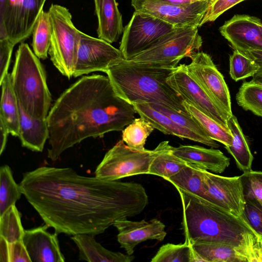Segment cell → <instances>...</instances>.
Here are the masks:
<instances>
[{
	"instance_id": "obj_1",
	"label": "cell",
	"mask_w": 262,
	"mask_h": 262,
	"mask_svg": "<svg viewBox=\"0 0 262 262\" xmlns=\"http://www.w3.org/2000/svg\"><path fill=\"white\" fill-rule=\"evenodd\" d=\"M23 194L58 234L103 233L116 221L140 214L148 203L144 187L78 174L69 167L41 166L23 174Z\"/></svg>"
},
{
	"instance_id": "obj_2",
	"label": "cell",
	"mask_w": 262,
	"mask_h": 262,
	"mask_svg": "<svg viewBox=\"0 0 262 262\" xmlns=\"http://www.w3.org/2000/svg\"><path fill=\"white\" fill-rule=\"evenodd\" d=\"M135 113L134 105L116 94L107 76L82 77L49 111L48 157L55 161L85 139L122 130L135 119Z\"/></svg>"
},
{
	"instance_id": "obj_3",
	"label": "cell",
	"mask_w": 262,
	"mask_h": 262,
	"mask_svg": "<svg viewBox=\"0 0 262 262\" xmlns=\"http://www.w3.org/2000/svg\"><path fill=\"white\" fill-rule=\"evenodd\" d=\"M176 67L137 63L123 59L105 73L116 94L133 105L159 103L190 115L183 100L168 82Z\"/></svg>"
},
{
	"instance_id": "obj_4",
	"label": "cell",
	"mask_w": 262,
	"mask_h": 262,
	"mask_svg": "<svg viewBox=\"0 0 262 262\" xmlns=\"http://www.w3.org/2000/svg\"><path fill=\"white\" fill-rule=\"evenodd\" d=\"M177 189L183 207L185 241L190 245L209 241L239 247L248 232L256 233L244 215L235 216L193 194Z\"/></svg>"
},
{
	"instance_id": "obj_5",
	"label": "cell",
	"mask_w": 262,
	"mask_h": 262,
	"mask_svg": "<svg viewBox=\"0 0 262 262\" xmlns=\"http://www.w3.org/2000/svg\"><path fill=\"white\" fill-rule=\"evenodd\" d=\"M11 74L19 105L30 116L47 119L52 101L43 67L29 45L22 42Z\"/></svg>"
},
{
	"instance_id": "obj_6",
	"label": "cell",
	"mask_w": 262,
	"mask_h": 262,
	"mask_svg": "<svg viewBox=\"0 0 262 262\" xmlns=\"http://www.w3.org/2000/svg\"><path fill=\"white\" fill-rule=\"evenodd\" d=\"M48 12L51 24V60L61 74L70 79L75 69L81 31L74 26L66 7L52 4Z\"/></svg>"
},
{
	"instance_id": "obj_7",
	"label": "cell",
	"mask_w": 262,
	"mask_h": 262,
	"mask_svg": "<svg viewBox=\"0 0 262 262\" xmlns=\"http://www.w3.org/2000/svg\"><path fill=\"white\" fill-rule=\"evenodd\" d=\"M203 40L198 27H176L149 48L133 57V62L174 68L185 57L199 52Z\"/></svg>"
},
{
	"instance_id": "obj_8",
	"label": "cell",
	"mask_w": 262,
	"mask_h": 262,
	"mask_svg": "<svg viewBox=\"0 0 262 262\" xmlns=\"http://www.w3.org/2000/svg\"><path fill=\"white\" fill-rule=\"evenodd\" d=\"M160 150L158 145L153 150H138L119 141L104 155L97 166L95 176L106 181L148 174L150 164Z\"/></svg>"
},
{
	"instance_id": "obj_9",
	"label": "cell",
	"mask_w": 262,
	"mask_h": 262,
	"mask_svg": "<svg viewBox=\"0 0 262 262\" xmlns=\"http://www.w3.org/2000/svg\"><path fill=\"white\" fill-rule=\"evenodd\" d=\"M175 28L154 16L135 11L124 28L119 50L125 59L130 60Z\"/></svg>"
},
{
	"instance_id": "obj_10",
	"label": "cell",
	"mask_w": 262,
	"mask_h": 262,
	"mask_svg": "<svg viewBox=\"0 0 262 262\" xmlns=\"http://www.w3.org/2000/svg\"><path fill=\"white\" fill-rule=\"evenodd\" d=\"M214 0H201L190 5L179 6L159 0H132L137 12L154 16L175 27H201L202 20Z\"/></svg>"
},
{
	"instance_id": "obj_11",
	"label": "cell",
	"mask_w": 262,
	"mask_h": 262,
	"mask_svg": "<svg viewBox=\"0 0 262 262\" xmlns=\"http://www.w3.org/2000/svg\"><path fill=\"white\" fill-rule=\"evenodd\" d=\"M190 58V63L186 64L189 75L223 110L231 116L233 114L228 87L211 56L199 51Z\"/></svg>"
},
{
	"instance_id": "obj_12",
	"label": "cell",
	"mask_w": 262,
	"mask_h": 262,
	"mask_svg": "<svg viewBox=\"0 0 262 262\" xmlns=\"http://www.w3.org/2000/svg\"><path fill=\"white\" fill-rule=\"evenodd\" d=\"M124 59L119 49L110 43L81 32V39L73 76L105 71Z\"/></svg>"
},
{
	"instance_id": "obj_13",
	"label": "cell",
	"mask_w": 262,
	"mask_h": 262,
	"mask_svg": "<svg viewBox=\"0 0 262 262\" xmlns=\"http://www.w3.org/2000/svg\"><path fill=\"white\" fill-rule=\"evenodd\" d=\"M46 0H8L0 28L6 29L8 39L15 46L32 34Z\"/></svg>"
},
{
	"instance_id": "obj_14",
	"label": "cell",
	"mask_w": 262,
	"mask_h": 262,
	"mask_svg": "<svg viewBox=\"0 0 262 262\" xmlns=\"http://www.w3.org/2000/svg\"><path fill=\"white\" fill-rule=\"evenodd\" d=\"M168 82L184 101L192 105L220 124L228 127L227 120L229 115L191 77L186 64L177 66L168 78Z\"/></svg>"
},
{
	"instance_id": "obj_15",
	"label": "cell",
	"mask_w": 262,
	"mask_h": 262,
	"mask_svg": "<svg viewBox=\"0 0 262 262\" xmlns=\"http://www.w3.org/2000/svg\"><path fill=\"white\" fill-rule=\"evenodd\" d=\"M207 201L237 216L246 203L241 176L224 177L204 170Z\"/></svg>"
},
{
	"instance_id": "obj_16",
	"label": "cell",
	"mask_w": 262,
	"mask_h": 262,
	"mask_svg": "<svg viewBox=\"0 0 262 262\" xmlns=\"http://www.w3.org/2000/svg\"><path fill=\"white\" fill-rule=\"evenodd\" d=\"M259 18L246 14H235L220 27L221 35L235 50L245 53L262 50V30Z\"/></svg>"
},
{
	"instance_id": "obj_17",
	"label": "cell",
	"mask_w": 262,
	"mask_h": 262,
	"mask_svg": "<svg viewBox=\"0 0 262 262\" xmlns=\"http://www.w3.org/2000/svg\"><path fill=\"white\" fill-rule=\"evenodd\" d=\"M113 225L118 231V242L129 255H133L139 244L149 239L162 241L167 234L165 225L157 219L132 221L126 218L116 221Z\"/></svg>"
},
{
	"instance_id": "obj_18",
	"label": "cell",
	"mask_w": 262,
	"mask_h": 262,
	"mask_svg": "<svg viewBox=\"0 0 262 262\" xmlns=\"http://www.w3.org/2000/svg\"><path fill=\"white\" fill-rule=\"evenodd\" d=\"M45 224L25 230L22 241L31 262H64L65 258L59 246L58 233L47 231Z\"/></svg>"
},
{
	"instance_id": "obj_19",
	"label": "cell",
	"mask_w": 262,
	"mask_h": 262,
	"mask_svg": "<svg viewBox=\"0 0 262 262\" xmlns=\"http://www.w3.org/2000/svg\"><path fill=\"white\" fill-rule=\"evenodd\" d=\"M133 105L136 113L140 117L149 122L155 129L165 134L176 136L181 139H188L212 148H218L220 146L216 141L209 137L200 135L178 124L148 103H136Z\"/></svg>"
},
{
	"instance_id": "obj_20",
	"label": "cell",
	"mask_w": 262,
	"mask_h": 262,
	"mask_svg": "<svg viewBox=\"0 0 262 262\" xmlns=\"http://www.w3.org/2000/svg\"><path fill=\"white\" fill-rule=\"evenodd\" d=\"M172 152L188 163L217 173L223 172L230 165V159L219 149L183 145L176 147L172 146Z\"/></svg>"
},
{
	"instance_id": "obj_21",
	"label": "cell",
	"mask_w": 262,
	"mask_h": 262,
	"mask_svg": "<svg viewBox=\"0 0 262 262\" xmlns=\"http://www.w3.org/2000/svg\"><path fill=\"white\" fill-rule=\"evenodd\" d=\"M93 1L98 19V37L110 43L116 42L124 30L116 1Z\"/></svg>"
},
{
	"instance_id": "obj_22",
	"label": "cell",
	"mask_w": 262,
	"mask_h": 262,
	"mask_svg": "<svg viewBox=\"0 0 262 262\" xmlns=\"http://www.w3.org/2000/svg\"><path fill=\"white\" fill-rule=\"evenodd\" d=\"M71 239L79 250V259L89 262H131L135 257L104 248L94 236L86 234L72 235Z\"/></svg>"
},
{
	"instance_id": "obj_23",
	"label": "cell",
	"mask_w": 262,
	"mask_h": 262,
	"mask_svg": "<svg viewBox=\"0 0 262 262\" xmlns=\"http://www.w3.org/2000/svg\"><path fill=\"white\" fill-rule=\"evenodd\" d=\"M19 130L18 137L21 145L32 151L41 152L49 138L47 119L33 117L19 105Z\"/></svg>"
},
{
	"instance_id": "obj_24",
	"label": "cell",
	"mask_w": 262,
	"mask_h": 262,
	"mask_svg": "<svg viewBox=\"0 0 262 262\" xmlns=\"http://www.w3.org/2000/svg\"><path fill=\"white\" fill-rule=\"evenodd\" d=\"M0 84L2 88L0 124L5 126L11 135L18 137L19 107L13 89L11 74H6Z\"/></svg>"
},
{
	"instance_id": "obj_25",
	"label": "cell",
	"mask_w": 262,
	"mask_h": 262,
	"mask_svg": "<svg viewBox=\"0 0 262 262\" xmlns=\"http://www.w3.org/2000/svg\"><path fill=\"white\" fill-rule=\"evenodd\" d=\"M196 165L188 163L176 174L167 179L176 188L207 201L204 170Z\"/></svg>"
},
{
	"instance_id": "obj_26",
	"label": "cell",
	"mask_w": 262,
	"mask_h": 262,
	"mask_svg": "<svg viewBox=\"0 0 262 262\" xmlns=\"http://www.w3.org/2000/svg\"><path fill=\"white\" fill-rule=\"evenodd\" d=\"M227 126L232 136V144L225 146L234 158L239 169L243 172L251 170L253 156L236 117L232 115L227 120Z\"/></svg>"
},
{
	"instance_id": "obj_27",
	"label": "cell",
	"mask_w": 262,
	"mask_h": 262,
	"mask_svg": "<svg viewBox=\"0 0 262 262\" xmlns=\"http://www.w3.org/2000/svg\"><path fill=\"white\" fill-rule=\"evenodd\" d=\"M191 245L204 262H245L237 247L209 241H198Z\"/></svg>"
},
{
	"instance_id": "obj_28",
	"label": "cell",
	"mask_w": 262,
	"mask_h": 262,
	"mask_svg": "<svg viewBox=\"0 0 262 262\" xmlns=\"http://www.w3.org/2000/svg\"><path fill=\"white\" fill-rule=\"evenodd\" d=\"M160 150L152 160L148 174L158 176L166 180L185 167L188 163L174 155L172 146L165 141L159 144Z\"/></svg>"
},
{
	"instance_id": "obj_29",
	"label": "cell",
	"mask_w": 262,
	"mask_h": 262,
	"mask_svg": "<svg viewBox=\"0 0 262 262\" xmlns=\"http://www.w3.org/2000/svg\"><path fill=\"white\" fill-rule=\"evenodd\" d=\"M187 112L200 124L206 134L212 139L225 145H231L232 136L230 129L201 112L192 105L184 101Z\"/></svg>"
},
{
	"instance_id": "obj_30",
	"label": "cell",
	"mask_w": 262,
	"mask_h": 262,
	"mask_svg": "<svg viewBox=\"0 0 262 262\" xmlns=\"http://www.w3.org/2000/svg\"><path fill=\"white\" fill-rule=\"evenodd\" d=\"M151 262H195L203 261L188 242L162 245L151 259Z\"/></svg>"
},
{
	"instance_id": "obj_31",
	"label": "cell",
	"mask_w": 262,
	"mask_h": 262,
	"mask_svg": "<svg viewBox=\"0 0 262 262\" xmlns=\"http://www.w3.org/2000/svg\"><path fill=\"white\" fill-rule=\"evenodd\" d=\"M23 194L20 184L15 181L10 166L0 167V216L20 199Z\"/></svg>"
},
{
	"instance_id": "obj_32",
	"label": "cell",
	"mask_w": 262,
	"mask_h": 262,
	"mask_svg": "<svg viewBox=\"0 0 262 262\" xmlns=\"http://www.w3.org/2000/svg\"><path fill=\"white\" fill-rule=\"evenodd\" d=\"M32 48L34 54L39 58L48 57L51 43V24L48 12H40L33 32Z\"/></svg>"
},
{
	"instance_id": "obj_33",
	"label": "cell",
	"mask_w": 262,
	"mask_h": 262,
	"mask_svg": "<svg viewBox=\"0 0 262 262\" xmlns=\"http://www.w3.org/2000/svg\"><path fill=\"white\" fill-rule=\"evenodd\" d=\"M154 129L153 126L143 118H135L122 130V140L132 148L144 150L146 139Z\"/></svg>"
},
{
	"instance_id": "obj_34",
	"label": "cell",
	"mask_w": 262,
	"mask_h": 262,
	"mask_svg": "<svg viewBox=\"0 0 262 262\" xmlns=\"http://www.w3.org/2000/svg\"><path fill=\"white\" fill-rule=\"evenodd\" d=\"M238 105L262 117V84L251 80L243 83L236 95Z\"/></svg>"
},
{
	"instance_id": "obj_35",
	"label": "cell",
	"mask_w": 262,
	"mask_h": 262,
	"mask_svg": "<svg viewBox=\"0 0 262 262\" xmlns=\"http://www.w3.org/2000/svg\"><path fill=\"white\" fill-rule=\"evenodd\" d=\"M0 236L9 243L21 241L25 233L20 213L15 205L11 206L0 216Z\"/></svg>"
},
{
	"instance_id": "obj_36",
	"label": "cell",
	"mask_w": 262,
	"mask_h": 262,
	"mask_svg": "<svg viewBox=\"0 0 262 262\" xmlns=\"http://www.w3.org/2000/svg\"><path fill=\"white\" fill-rule=\"evenodd\" d=\"M229 62V73L235 81L252 77L259 68L254 60L235 50L230 56Z\"/></svg>"
},
{
	"instance_id": "obj_37",
	"label": "cell",
	"mask_w": 262,
	"mask_h": 262,
	"mask_svg": "<svg viewBox=\"0 0 262 262\" xmlns=\"http://www.w3.org/2000/svg\"><path fill=\"white\" fill-rule=\"evenodd\" d=\"M148 104L156 110L167 116L178 124L200 135L208 136L202 127L190 115L179 112L167 105L156 103Z\"/></svg>"
},
{
	"instance_id": "obj_38",
	"label": "cell",
	"mask_w": 262,
	"mask_h": 262,
	"mask_svg": "<svg viewBox=\"0 0 262 262\" xmlns=\"http://www.w3.org/2000/svg\"><path fill=\"white\" fill-rule=\"evenodd\" d=\"M240 176L245 200L256 199L262 205V171L251 170Z\"/></svg>"
},
{
	"instance_id": "obj_39",
	"label": "cell",
	"mask_w": 262,
	"mask_h": 262,
	"mask_svg": "<svg viewBox=\"0 0 262 262\" xmlns=\"http://www.w3.org/2000/svg\"><path fill=\"white\" fill-rule=\"evenodd\" d=\"M238 250L245 262H262V236L257 233H248Z\"/></svg>"
},
{
	"instance_id": "obj_40",
	"label": "cell",
	"mask_w": 262,
	"mask_h": 262,
	"mask_svg": "<svg viewBox=\"0 0 262 262\" xmlns=\"http://www.w3.org/2000/svg\"><path fill=\"white\" fill-rule=\"evenodd\" d=\"M244 216L255 232L262 236V205L257 199L246 200Z\"/></svg>"
},
{
	"instance_id": "obj_41",
	"label": "cell",
	"mask_w": 262,
	"mask_h": 262,
	"mask_svg": "<svg viewBox=\"0 0 262 262\" xmlns=\"http://www.w3.org/2000/svg\"><path fill=\"white\" fill-rule=\"evenodd\" d=\"M245 0H214L206 11L201 26L216 19L221 14L238 3Z\"/></svg>"
},
{
	"instance_id": "obj_42",
	"label": "cell",
	"mask_w": 262,
	"mask_h": 262,
	"mask_svg": "<svg viewBox=\"0 0 262 262\" xmlns=\"http://www.w3.org/2000/svg\"><path fill=\"white\" fill-rule=\"evenodd\" d=\"M14 45L8 38L0 39V82L8 73V68Z\"/></svg>"
},
{
	"instance_id": "obj_43",
	"label": "cell",
	"mask_w": 262,
	"mask_h": 262,
	"mask_svg": "<svg viewBox=\"0 0 262 262\" xmlns=\"http://www.w3.org/2000/svg\"><path fill=\"white\" fill-rule=\"evenodd\" d=\"M10 262H31L22 240L9 243Z\"/></svg>"
},
{
	"instance_id": "obj_44",
	"label": "cell",
	"mask_w": 262,
	"mask_h": 262,
	"mask_svg": "<svg viewBox=\"0 0 262 262\" xmlns=\"http://www.w3.org/2000/svg\"><path fill=\"white\" fill-rule=\"evenodd\" d=\"M243 54L254 60L258 64L259 68L252 76L251 80L262 84V50H251Z\"/></svg>"
},
{
	"instance_id": "obj_45",
	"label": "cell",
	"mask_w": 262,
	"mask_h": 262,
	"mask_svg": "<svg viewBox=\"0 0 262 262\" xmlns=\"http://www.w3.org/2000/svg\"><path fill=\"white\" fill-rule=\"evenodd\" d=\"M0 260L10 262L9 243L2 236H0Z\"/></svg>"
},
{
	"instance_id": "obj_46",
	"label": "cell",
	"mask_w": 262,
	"mask_h": 262,
	"mask_svg": "<svg viewBox=\"0 0 262 262\" xmlns=\"http://www.w3.org/2000/svg\"><path fill=\"white\" fill-rule=\"evenodd\" d=\"M8 129L4 125L0 124V155L4 151L9 134Z\"/></svg>"
},
{
	"instance_id": "obj_47",
	"label": "cell",
	"mask_w": 262,
	"mask_h": 262,
	"mask_svg": "<svg viewBox=\"0 0 262 262\" xmlns=\"http://www.w3.org/2000/svg\"><path fill=\"white\" fill-rule=\"evenodd\" d=\"M160 1L179 6L187 5L201 0H159Z\"/></svg>"
},
{
	"instance_id": "obj_48",
	"label": "cell",
	"mask_w": 262,
	"mask_h": 262,
	"mask_svg": "<svg viewBox=\"0 0 262 262\" xmlns=\"http://www.w3.org/2000/svg\"><path fill=\"white\" fill-rule=\"evenodd\" d=\"M8 0H0V19L2 18L5 13Z\"/></svg>"
},
{
	"instance_id": "obj_49",
	"label": "cell",
	"mask_w": 262,
	"mask_h": 262,
	"mask_svg": "<svg viewBox=\"0 0 262 262\" xmlns=\"http://www.w3.org/2000/svg\"><path fill=\"white\" fill-rule=\"evenodd\" d=\"M259 24L260 27V28L261 29V30H262V21H261L260 19H259Z\"/></svg>"
}]
</instances>
